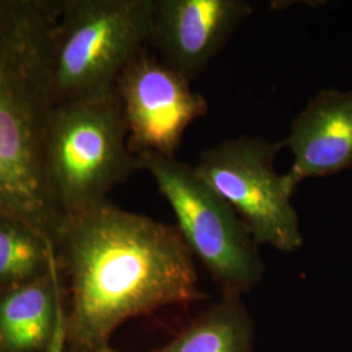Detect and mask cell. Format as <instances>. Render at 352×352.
Segmentation results:
<instances>
[{"label":"cell","instance_id":"cell-1","mask_svg":"<svg viewBox=\"0 0 352 352\" xmlns=\"http://www.w3.org/2000/svg\"><path fill=\"white\" fill-rule=\"evenodd\" d=\"M67 294L65 346L100 352L128 320L200 299L177 227L104 201L64 219L55 244Z\"/></svg>","mask_w":352,"mask_h":352},{"label":"cell","instance_id":"cell-2","mask_svg":"<svg viewBox=\"0 0 352 352\" xmlns=\"http://www.w3.org/2000/svg\"><path fill=\"white\" fill-rule=\"evenodd\" d=\"M62 6L63 0H0V214L34 227L54 248L64 217L49 187L46 149Z\"/></svg>","mask_w":352,"mask_h":352},{"label":"cell","instance_id":"cell-3","mask_svg":"<svg viewBox=\"0 0 352 352\" xmlns=\"http://www.w3.org/2000/svg\"><path fill=\"white\" fill-rule=\"evenodd\" d=\"M142 170L128 146V128L116 93L55 106L46 173L54 201L64 217L107 201L111 189Z\"/></svg>","mask_w":352,"mask_h":352},{"label":"cell","instance_id":"cell-4","mask_svg":"<svg viewBox=\"0 0 352 352\" xmlns=\"http://www.w3.org/2000/svg\"><path fill=\"white\" fill-rule=\"evenodd\" d=\"M153 10L154 0H63L52 62L55 106L115 91L149 42Z\"/></svg>","mask_w":352,"mask_h":352},{"label":"cell","instance_id":"cell-5","mask_svg":"<svg viewBox=\"0 0 352 352\" xmlns=\"http://www.w3.org/2000/svg\"><path fill=\"white\" fill-rule=\"evenodd\" d=\"M175 214L176 227L222 292L243 294L264 277L258 244L239 215L208 187L195 167L155 153L140 154Z\"/></svg>","mask_w":352,"mask_h":352},{"label":"cell","instance_id":"cell-6","mask_svg":"<svg viewBox=\"0 0 352 352\" xmlns=\"http://www.w3.org/2000/svg\"><path fill=\"white\" fill-rule=\"evenodd\" d=\"M282 141L241 136L201 153L195 167L202 182L239 215L257 244L292 253L302 245L295 190L276 170Z\"/></svg>","mask_w":352,"mask_h":352},{"label":"cell","instance_id":"cell-7","mask_svg":"<svg viewBox=\"0 0 352 352\" xmlns=\"http://www.w3.org/2000/svg\"><path fill=\"white\" fill-rule=\"evenodd\" d=\"M115 89L126 118L128 146L136 155L175 158L187 128L209 111L190 80L145 49L126 64Z\"/></svg>","mask_w":352,"mask_h":352},{"label":"cell","instance_id":"cell-8","mask_svg":"<svg viewBox=\"0 0 352 352\" xmlns=\"http://www.w3.org/2000/svg\"><path fill=\"white\" fill-rule=\"evenodd\" d=\"M252 11L245 0H154L149 43L162 62L192 81Z\"/></svg>","mask_w":352,"mask_h":352},{"label":"cell","instance_id":"cell-9","mask_svg":"<svg viewBox=\"0 0 352 352\" xmlns=\"http://www.w3.org/2000/svg\"><path fill=\"white\" fill-rule=\"evenodd\" d=\"M292 154L285 174L296 190L302 180L333 175L352 166V91L321 90L305 104L282 141Z\"/></svg>","mask_w":352,"mask_h":352},{"label":"cell","instance_id":"cell-10","mask_svg":"<svg viewBox=\"0 0 352 352\" xmlns=\"http://www.w3.org/2000/svg\"><path fill=\"white\" fill-rule=\"evenodd\" d=\"M67 294L56 264L24 286L0 294V352H60Z\"/></svg>","mask_w":352,"mask_h":352},{"label":"cell","instance_id":"cell-11","mask_svg":"<svg viewBox=\"0 0 352 352\" xmlns=\"http://www.w3.org/2000/svg\"><path fill=\"white\" fill-rule=\"evenodd\" d=\"M253 342V321L241 294L222 292L218 302L153 352H252Z\"/></svg>","mask_w":352,"mask_h":352},{"label":"cell","instance_id":"cell-12","mask_svg":"<svg viewBox=\"0 0 352 352\" xmlns=\"http://www.w3.org/2000/svg\"><path fill=\"white\" fill-rule=\"evenodd\" d=\"M56 264L50 240L24 221L0 214V294L36 280Z\"/></svg>","mask_w":352,"mask_h":352},{"label":"cell","instance_id":"cell-13","mask_svg":"<svg viewBox=\"0 0 352 352\" xmlns=\"http://www.w3.org/2000/svg\"><path fill=\"white\" fill-rule=\"evenodd\" d=\"M60 352H82L78 351V350H75V349H71V347H68V346H64L63 350Z\"/></svg>","mask_w":352,"mask_h":352},{"label":"cell","instance_id":"cell-14","mask_svg":"<svg viewBox=\"0 0 352 352\" xmlns=\"http://www.w3.org/2000/svg\"><path fill=\"white\" fill-rule=\"evenodd\" d=\"M100 352H118L116 350H113L111 346H107V347H104V349H102Z\"/></svg>","mask_w":352,"mask_h":352}]
</instances>
